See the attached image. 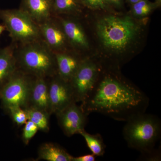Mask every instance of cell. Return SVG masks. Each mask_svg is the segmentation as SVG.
<instances>
[{
  "mask_svg": "<svg viewBox=\"0 0 161 161\" xmlns=\"http://www.w3.org/2000/svg\"><path fill=\"white\" fill-rule=\"evenodd\" d=\"M102 66L94 57L84 58L70 80L76 103H82L94 89L100 75Z\"/></svg>",
  "mask_w": 161,
  "mask_h": 161,
  "instance_id": "6",
  "label": "cell"
},
{
  "mask_svg": "<svg viewBox=\"0 0 161 161\" xmlns=\"http://www.w3.org/2000/svg\"><path fill=\"white\" fill-rule=\"evenodd\" d=\"M39 130L38 127L36 124L30 120H27L24 125L23 129L22 139L23 142L26 145H28L31 139Z\"/></svg>",
  "mask_w": 161,
  "mask_h": 161,
  "instance_id": "23",
  "label": "cell"
},
{
  "mask_svg": "<svg viewBox=\"0 0 161 161\" xmlns=\"http://www.w3.org/2000/svg\"><path fill=\"white\" fill-rule=\"evenodd\" d=\"M96 156L93 153L80 156L78 157H73L72 161H95L96 160Z\"/></svg>",
  "mask_w": 161,
  "mask_h": 161,
  "instance_id": "26",
  "label": "cell"
},
{
  "mask_svg": "<svg viewBox=\"0 0 161 161\" xmlns=\"http://www.w3.org/2000/svg\"><path fill=\"white\" fill-rule=\"evenodd\" d=\"M15 56L18 69L26 75L45 78L58 75L55 53L42 39L21 45Z\"/></svg>",
  "mask_w": 161,
  "mask_h": 161,
  "instance_id": "3",
  "label": "cell"
},
{
  "mask_svg": "<svg viewBox=\"0 0 161 161\" xmlns=\"http://www.w3.org/2000/svg\"><path fill=\"white\" fill-rule=\"evenodd\" d=\"M85 9L93 12L116 13V11L106 0H80Z\"/></svg>",
  "mask_w": 161,
  "mask_h": 161,
  "instance_id": "21",
  "label": "cell"
},
{
  "mask_svg": "<svg viewBox=\"0 0 161 161\" xmlns=\"http://www.w3.org/2000/svg\"><path fill=\"white\" fill-rule=\"evenodd\" d=\"M58 68V75L69 82L82 62L84 57L73 50L55 53Z\"/></svg>",
  "mask_w": 161,
  "mask_h": 161,
  "instance_id": "13",
  "label": "cell"
},
{
  "mask_svg": "<svg viewBox=\"0 0 161 161\" xmlns=\"http://www.w3.org/2000/svg\"><path fill=\"white\" fill-rule=\"evenodd\" d=\"M27 114L28 120L36 124L39 130L44 132H48L50 115L41 110L32 108L24 109Z\"/></svg>",
  "mask_w": 161,
  "mask_h": 161,
  "instance_id": "20",
  "label": "cell"
},
{
  "mask_svg": "<svg viewBox=\"0 0 161 161\" xmlns=\"http://www.w3.org/2000/svg\"><path fill=\"white\" fill-rule=\"evenodd\" d=\"M158 8H160L161 6V0H154V2H153Z\"/></svg>",
  "mask_w": 161,
  "mask_h": 161,
  "instance_id": "28",
  "label": "cell"
},
{
  "mask_svg": "<svg viewBox=\"0 0 161 161\" xmlns=\"http://www.w3.org/2000/svg\"><path fill=\"white\" fill-rule=\"evenodd\" d=\"M49 79L48 90L51 113L56 115L76 101L69 82L64 80L58 75Z\"/></svg>",
  "mask_w": 161,
  "mask_h": 161,
  "instance_id": "11",
  "label": "cell"
},
{
  "mask_svg": "<svg viewBox=\"0 0 161 161\" xmlns=\"http://www.w3.org/2000/svg\"><path fill=\"white\" fill-rule=\"evenodd\" d=\"M56 115L61 130L69 137L79 134L85 130L88 116L76 102L70 104Z\"/></svg>",
  "mask_w": 161,
  "mask_h": 161,
  "instance_id": "10",
  "label": "cell"
},
{
  "mask_svg": "<svg viewBox=\"0 0 161 161\" xmlns=\"http://www.w3.org/2000/svg\"><path fill=\"white\" fill-rule=\"evenodd\" d=\"M41 39L55 53L72 50L59 19L56 16L38 24Z\"/></svg>",
  "mask_w": 161,
  "mask_h": 161,
  "instance_id": "9",
  "label": "cell"
},
{
  "mask_svg": "<svg viewBox=\"0 0 161 161\" xmlns=\"http://www.w3.org/2000/svg\"><path fill=\"white\" fill-rule=\"evenodd\" d=\"M142 1H143V0H125V3H126L130 6H131L133 4H135V3Z\"/></svg>",
  "mask_w": 161,
  "mask_h": 161,
  "instance_id": "27",
  "label": "cell"
},
{
  "mask_svg": "<svg viewBox=\"0 0 161 161\" xmlns=\"http://www.w3.org/2000/svg\"><path fill=\"white\" fill-rule=\"evenodd\" d=\"M157 9L158 7L153 2L143 0L130 6L128 13L135 19H142L149 18V16Z\"/></svg>",
  "mask_w": 161,
  "mask_h": 161,
  "instance_id": "19",
  "label": "cell"
},
{
  "mask_svg": "<svg viewBox=\"0 0 161 161\" xmlns=\"http://www.w3.org/2000/svg\"><path fill=\"white\" fill-rule=\"evenodd\" d=\"M95 12L93 29L98 51L93 57L102 66L120 69L142 47L149 18L137 19L121 12Z\"/></svg>",
  "mask_w": 161,
  "mask_h": 161,
  "instance_id": "1",
  "label": "cell"
},
{
  "mask_svg": "<svg viewBox=\"0 0 161 161\" xmlns=\"http://www.w3.org/2000/svg\"><path fill=\"white\" fill-rule=\"evenodd\" d=\"M56 16L62 25L71 49L84 57H89L87 52L91 50V44L83 26L77 19L78 17Z\"/></svg>",
  "mask_w": 161,
  "mask_h": 161,
  "instance_id": "8",
  "label": "cell"
},
{
  "mask_svg": "<svg viewBox=\"0 0 161 161\" xmlns=\"http://www.w3.org/2000/svg\"><path fill=\"white\" fill-rule=\"evenodd\" d=\"M48 79L34 77L30 91L28 105L26 108L29 107L37 109L50 115L51 113Z\"/></svg>",
  "mask_w": 161,
  "mask_h": 161,
  "instance_id": "12",
  "label": "cell"
},
{
  "mask_svg": "<svg viewBox=\"0 0 161 161\" xmlns=\"http://www.w3.org/2000/svg\"><path fill=\"white\" fill-rule=\"evenodd\" d=\"M18 69L3 87L1 98L7 109L18 106L23 109L27 106L33 78Z\"/></svg>",
  "mask_w": 161,
  "mask_h": 161,
  "instance_id": "7",
  "label": "cell"
},
{
  "mask_svg": "<svg viewBox=\"0 0 161 161\" xmlns=\"http://www.w3.org/2000/svg\"><path fill=\"white\" fill-rule=\"evenodd\" d=\"M20 9L38 24L53 16V0H22Z\"/></svg>",
  "mask_w": 161,
  "mask_h": 161,
  "instance_id": "14",
  "label": "cell"
},
{
  "mask_svg": "<svg viewBox=\"0 0 161 161\" xmlns=\"http://www.w3.org/2000/svg\"><path fill=\"white\" fill-rule=\"evenodd\" d=\"M13 45L0 49V85L4 86L18 69Z\"/></svg>",
  "mask_w": 161,
  "mask_h": 161,
  "instance_id": "15",
  "label": "cell"
},
{
  "mask_svg": "<svg viewBox=\"0 0 161 161\" xmlns=\"http://www.w3.org/2000/svg\"><path fill=\"white\" fill-rule=\"evenodd\" d=\"M141 159L146 161H159L161 159V152L159 149L154 148L150 152L142 153Z\"/></svg>",
  "mask_w": 161,
  "mask_h": 161,
  "instance_id": "24",
  "label": "cell"
},
{
  "mask_svg": "<svg viewBox=\"0 0 161 161\" xmlns=\"http://www.w3.org/2000/svg\"><path fill=\"white\" fill-rule=\"evenodd\" d=\"M107 3L118 12L125 8V0H106Z\"/></svg>",
  "mask_w": 161,
  "mask_h": 161,
  "instance_id": "25",
  "label": "cell"
},
{
  "mask_svg": "<svg viewBox=\"0 0 161 161\" xmlns=\"http://www.w3.org/2000/svg\"><path fill=\"white\" fill-rule=\"evenodd\" d=\"M73 156L57 144L46 143L38 150V159L47 161H72Z\"/></svg>",
  "mask_w": 161,
  "mask_h": 161,
  "instance_id": "17",
  "label": "cell"
},
{
  "mask_svg": "<svg viewBox=\"0 0 161 161\" xmlns=\"http://www.w3.org/2000/svg\"><path fill=\"white\" fill-rule=\"evenodd\" d=\"M79 134L82 136L88 147L95 156H103L104 155L106 147L100 134H91L84 130Z\"/></svg>",
  "mask_w": 161,
  "mask_h": 161,
  "instance_id": "18",
  "label": "cell"
},
{
  "mask_svg": "<svg viewBox=\"0 0 161 161\" xmlns=\"http://www.w3.org/2000/svg\"><path fill=\"white\" fill-rule=\"evenodd\" d=\"M0 19L15 42L23 45L41 39L37 23L21 9L0 10Z\"/></svg>",
  "mask_w": 161,
  "mask_h": 161,
  "instance_id": "5",
  "label": "cell"
},
{
  "mask_svg": "<svg viewBox=\"0 0 161 161\" xmlns=\"http://www.w3.org/2000/svg\"><path fill=\"white\" fill-rule=\"evenodd\" d=\"M85 9L80 0H53V16L78 17Z\"/></svg>",
  "mask_w": 161,
  "mask_h": 161,
  "instance_id": "16",
  "label": "cell"
},
{
  "mask_svg": "<svg viewBox=\"0 0 161 161\" xmlns=\"http://www.w3.org/2000/svg\"><path fill=\"white\" fill-rule=\"evenodd\" d=\"M126 122L123 134L129 147L141 153L154 149L161 134V122L158 117L145 112L133 116Z\"/></svg>",
  "mask_w": 161,
  "mask_h": 161,
  "instance_id": "4",
  "label": "cell"
},
{
  "mask_svg": "<svg viewBox=\"0 0 161 161\" xmlns=\"http://www.w3.org/2000/svg\"><path fill=\"white\" fill-rule=\"evenodd\" d=\"M8 109L11 114L13 119L18 125H23L28 120L26 111L21 107H11Z\"/></svg>",
  "mask_w": 161,
  "mask_h": 161,
  "instance_id": "22",
  "label": "cell"
},
{
  "mask_svg": "<svg viewBox=\"0 0 161 161\" xmlns=\"http://www.w3.org/2000/svg\"><path fill=\"white\" fill-rule=\"evenodd\" d=\"M6 30V28H5L4 25H0V36L3 33V32Z\"/></svg>",
  "mask_w": 161,
  "mask_h": 161,
  "instance_id": "29",
  "label": "cell"
},
{
  "mask_svg": "<svg viewBox=\"0 0 161 161\" xmlns=\"http://www.w3.org/2000/svg\"><path fill=\"white\" fill-rule=\"evenodd\" d=\"M0 97H1V94H0Z\"/></svg>",
  "mask_w": 161,
  "mask_h": 161,
  "instance_id": "30",
  "label": "cell"
},
{
  "mask_svg": "<svg viewBox=\"0 0 161 161\" xmlns=\"http://www.w3.org/2000/svg\"><path fill=\"white\" fill-rule=\"evenodd\" d=\"M149 101L142 90L122 75L120 69L102 66L97 83L80 106L88 115L100 113L126 122L146 112Z\"/></svg>",
  "mask_w": 161,
  "mask_h": 161,
  "instance_id": "2",
  "label": "cell"
}]
</instances>
